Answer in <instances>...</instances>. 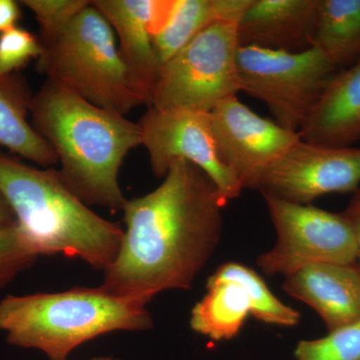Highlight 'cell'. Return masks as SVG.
Instances as JSON below:
<instances>
[{
    "label": "cell",
    "mask_w": 360,
    "mask_h": 360,
    "mask_svg": "<svg viewBox=\"0 0 360 360\" xmlns=\"http://www.w3.org/2000/svg\"><path fill=\"white\" fill-rule=\"evenodd\" d=\"M283 290L315 310L328 333L360 321V266L355 264L310 265L286 277Z\"/></svg>",
    "instance_id": "4fadbf2b"
},
{
    "label": "cell",
    "mask_w": 360,
    "mask_h": 360,
    "mask_svg": "<svg viewBox=\"0 0 360 360\" xmlns=\"http://www.w3.org/2000/svg\"><path fill=\"white\" fill-rule=\"evenodd\" d=\"M298 134L303 141L333 148L360 141V58L336 71Z\"/></svg>",
    "instance_id": "9a60e30c"
},
{
    "label": "cell",
    "mask_w": 360,
    "mask_h": 360,
    "mask_svg": "<svg viewBox=\"0 0 360 360\" xmlns=\"http://www.w3.org/2000/svg\"><path fill=\"white\" fill-rule=\"evenodd\" d=\"M262 196L277 236L276 245L257 257L266 276L286 278L310 265L355 264L356 241L342 213Z\"/></svg>",
    "instance_id": "ba28073f"
},
{
    "label": "cell",
    "mask_w": 360,
    "mask_h": 360,
    "mask_svg": "<svg viewBox=\"0 0 360 360\" xmlns=\"http://www.w3.org/2000/svg\"><path fill=\"white\" fill-rule=\"evenodd\" d=\"M207 281H231L241 284L250 298V315L257 321L285 328L300 323V312L279 300L262 276L250 267L238 262H226L220 265Z\"/></svg>",
    "instance_id": "ffe728a7"
},
{
    "label": "cell",
    "mask_w": 360,
    "mask_h": 360,
    "mask_svg": "<svg viewBox=\"0 0 360 360\" xmlns=\"http://www.w3.org/2000/svg\"><path fill=\"white\" fill-rule=\"evenodd\" d=\"M210 113L219 155L243 189H257L270 168L302 141L298 132L253 112L236 96Z\"/></svg>",
    "instance_id": "30bf717a"
},
{
    "label": "cell",
    "mask_w": 360,
    "mask_h": 360,
    "mask_svg": "<svg viewBox=\"0 0 360 360\" xmlns=\"http://www.w3.org/2000/svg\"><path fill=\"white\" fill-rule=\"evenodd\" d=\"M251 0H174L162 28L153 37L161 66L217 21L238 22Z\"/></svg>",
    "instance_id": "e0dca14e"
},
{
    "label": "cell",
    "mask_w": 360,
    "mask_h": 360,
    "mask_svg": "<svg viewBox=\"0 0 360 360\" xmlns=\"http://www.w3.org/2000/svg\"><path fill=\"white\" fill-rule=\"evenodd\" d=\"M20 13L18 2L14 0H0V33L16 27Z\"/></svg>",
    "instance_id": "d4e9b609"
},
{
    "label": "cell",
    "mask_w": 360,
    "mask_h": 360,
    "mask_svg": "<svg viewBox=\"0 0 360 360\" xmlns=\"http://www.w3.org/2000/svg\"><path fill=\"white\" fill-rule=\"evenodd\" d=\"M206 290L191 309V328L210 340H232L250 315L248 293L241 284L231 281H207Z\"/></svg>",
    "instance_id": "ac0fdd59"
},
{
    "label": "cell",
    "mask_w": 360,
    "mask_h": 360,
    "mask_svg": "<svg viewBox=\"0 0 360 360\" xmlns=\"http://www.w3.org/2000/svg\"><path fill=\"white\" fill-rule=\"evenodd\" d=\"M321 0H251L238 23L240 46L302 52L314 47Z\"/></svg>",
    "instance_id": "7c38bea8"
},
{
    "label": "cell",
    "mask_w": 360,
    "mask_h": 360,
    "mask_svg": "<svg viewBox=\"0 0 360 360\" xmlns=\"http://www.w3.org/2000/svg\"><path fill=\"white\" fill-rule=\"evenodd\" d=\"M37 70L89 103L127 116L143 98L118 51L115 32L94 4L53 39L40 42Z\"/></svg>",
    "instance_id": "5b68a950"
},
{
    "label": "cell",
    "mask_w": 360,
    "mask_h": 360,
    "mask_svg": "<svg viewBox=\"0 0 360 360\" xmlns=\"http://www.w3.org/2000/svg\"><path fill=\"white\" fill-rule=\"evenodd\" d=\"M39 37L25 28H11L0 33V77L13 75L41 56Z\"/></svg>",
    "instance_id": "603a6c76"
},
{
    "label": "cell",
    "mask_w": 360,
    "mask_h": 360,
    "mask_svg": "<svg viewBox=\"0 0 360 360\" xmlns=\"http://www.w3.org/2000/svg\"><path fill=\"white\" fill-rule=\"evenodd\" d=\"M0 194L21 243L37 257L77 258L103 272L117 257L124 231L80 200L59 170L32 167L0 149Z\"/></svg>",
    "instance_id": "3957f363"
},
{
    "label": "cell",
    "mask_w": 360,
    "mask_h": 360,
    "mask_svg": "<svg viewBox=\"0 0 360 360\" xmlns=\"http://www.w3.org/2000/svg\"><path fill=\"white\" fill-rule=\"evenodd\" d=\"M347 219L348 224L352 226L354 231L355 241H356L357 251H359V257L360 266V187L354 193V196L348 205L347 210L342 212Z\"/></svg>",
    "instance_id": "484cf974"
},
{
    "label": "cell",
    "mask_w": 360,
    "mask_h": 360,
    "mask_svg": "<svg viewBox=\"0 0 360 360\" xmlns=\"http://www.w3.org/2000/svg\"><path fill=\"white\" fill-rule=\"evenodd\" d=\"M37 258L21 243L15 222L0 226V290L30 269Z\"/></svg>",
    "instance_id": "cb8c5ba5"
},
{
    "label": "cell",
    "mask_w": 360,
    "mask_h": 360,
    "mask_svg": "<svg viewBox=\"0 0 360 360\" xmlns=\"http://www.w3.org/2000/svg\"><path fill=\"white\" fill-rule=\"evenodd\" d=\"M359 187L360 148L300 141L270 168L257 191L307 205L326 194L355 193Z\"/></svg>",
    "instance_id": "8fae6325"
},
{
    "label": "cell",
    "mask_w": 360,
    "mask_h": 360,
    "mask_svg": "<svg viewBox=\"0 0 360 360\" xmlns=\"http://www.w3.org/2000/svg\"><path fill=\"white\" fill-rule=\"evenodd\" d=\"M91 4L115 32L120 56L148 106L161 70L151 34L158 0H94Z\"/></svg>",
    "instance_id": "5bb4252c"
},
{
    "label": "cell",
    "mask_w": 360,
    "mask_h": 360,
    "mask_svg": "<svg viewBox=\"0 0 360 360\" xmlns=\"http://www.w3.org/2000/svg\"><path fill=\"white\" fill-rule=\"evenodd\" d=\"M30 116L33 129L53 149L71 191L89 206L123 210L127 200L120 186V168L141 146L139 123L51 80L33 94Z\"/></svg>",
    "instance_id": "7a4b0ae2"
},
{
    "label": "cell",
    "mask_w": 360,
    "mask_h": 360,
    "mask_svg": "<svg viewBox=\"0 0 360 360\" xmlns=\"http://www.w3.org/2000/svg\"><path fill=\"white\" fill-rule=\"evenodd\" d=\"M14 215L6 200L0 194V226H6L14 224Z\"/></svg>",
    "instance_id": "4316f807"
},
{
    "label": "cell",
    "mask_w": 360,
    "mask_h": 360,
    "mask_svg": "<svg viewBox=\"0 0 360 360\" xmlns=\"http://www.w3.org/2000/svg\"><path fill=\"white\" fill-rule=\"evenodd\" d=\"M295 354L296 360H360V321L319 340L300 341Z\"/></svg>",
    "instance_id": "44dd1931"
},
{
    "label": "cell",
    "mask_w": 360,
    "mask_h": 360,
    "mask_svg": "<svg viewBox=\"0 0 360 360\" xmlns=\"http://www.w3.org/2000/svg\"><path fill=\"white\" fill-rule=\"evenodd\" d=\"M314 47L338 68L360 58V0H321Z\"/></svg>",
    "instance_id": "d6986e66"
},
{
    "label": "cell",
    "mask_w": 360,
    "mask_h": 360,
    "mask_svg": "<svg viewBox=\"0 0 360 360\" xmlns=\"http://www.w3.org/2000/svg\"><path fill=\"white\" fill-rule=\"evenodd\" d=\"M338 66L315 47L302 52L239 46V90L264 103L274 122L298 132Z\"/></svg>",
    "instance_id": "52a82bcc"
},
{
    "label": "cell",
    "mask_w": 360,
    "mask_h": 360,
    "mask_svg": "<svg viewBox=\"0 0 360 360\" xmlns=\"http://www.w3.org/2000/svg\"><path fill=\"white\" fill-rule=\"evenodd\" d=\"M89 360H120V359H115V357H111V356H104V357H94V359H91Z\"/></svg>",
    "instance_id": "83f0119b"
},
{
    "label": "cell",
    "mask_w": 360,
    "mask_h": 360,
    "mask_svg": "<svg viewBox=\"0 0 360 360\" xmlns=\"http://www.w3.org/2000/svg\"><path fill=\"white\" fill-rule=\"evenodd\" d=\"M153 319L143 303L99 288L7 295L0 300V333L13 347L68 360L85 342L115 331H146Z\"/></svg>",
    "instance_id": "277c9868"
},
{
    "label": "cell",
    "mask_w": 360,
    "mask_h": 360,
    "mask_svg": "<svg viewBox=\"0 0 360 360\" xmlns=\"http://www.w3.org/2000/svg\"><path fill=\"white\" fill-rule=\"evenodd\" d=\"M89 0H22L20 4L34 14L39 25L40 42L53 39L82 11Z\"/></svg>",
    "instance_id": "7402d4cb"
},
{
    "label": "cell",
    "mask_w": 360,
    "mask_h": 360,
    "mask_svg": "<svg viewBox=\"0 0 360 360\" xmlns=\"http://www.w3.org/2000/svg\"><path fill=\"white\" fill-rule=\"evenodd\" d=\"M33 94L20 73L0 77V146L40 167H51L58 158L28 120Z\"/></svg>",
    "instance_id": "2e32d148"
},
{
    "label": "cell",
    "mask_w": 360,
    "mask_h": 360,
    "mask_svg": "<svg viewBox=\"0 0 360 360\" xmlns=\"http://www.w3.org/2000/svg\"><path fill=\"white\" fill-rule=\"evenodd\" d=\"M137 123L156 177L163 179L174 161L184 160L212 180L226 202L240 196V182L219 155L210 112L148 108Z\"/></svg>",
    "instance_id": "9c48e42d"
},
{
    "label": "cell",
    "mask_w": 360,
    "mask_h": 360,
    "mask_svg": "<svg viewBox=\"0 0 360 360\" xmlns=\"http://www.w3.org/2000/svg\"><path fill=\"white\" fill-rule=\"evenodd\" d=\"M160 186L127 200L125 229L101 288L148 305L165 290H191L221 239L226 201L193 163L172 162Z\"/></svg>",
    "instance_id": "6da1fadb"
},
{
    "label": "cell",
    "mask_w": 360,
    "mask_h": 360,
    "mask_svg": "<svg viewBox=\"0 0 360 360\" xmlns=\"http://www.w3.org/2000/svg\"><path fill=\"white\" fill-rule=\"evenodd\" d=\"M238 23H212L161 66L148 108L210 112L236 96Z\"/></svg>",
    "instance_id": "8992f818"
}]
</instances>
